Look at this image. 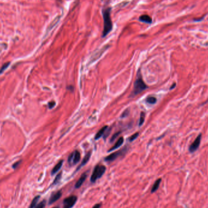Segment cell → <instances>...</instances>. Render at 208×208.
Segmentation results:
<instances>
[{
  "label": "cell",
  "mask_w": 208,
  "mask_h": 208,
  "mask_svg": "<svg viewBox=\"0 0 208 208\" xmlns=\"http://www.w3.org/2000/svg\"><path fill=\"white\" fill-rule=\"evenodd\" d=\"M127 152V149H122L121 150H119L118 152H116L115 153H113L111 154H110V155L107 156L105 158V161L107 162H112L115 160H116L118 158H119L121 156H122L124 154H125Z\"/></svg>",
  "instance_id": "6"
},
{
  "label": "cell",
  "mask_w": 208,
  "mask_h": 208,
  "mask_svg": "<svg viewBox=\"0 0 208 208\" xmlns=\"http://www.w3.org/2000/svg\"><path fill=\"white\" fill-rule=\"evenodd\" d=\"M145 121V114L144 113H141V116H140V119H139V126H141Z\"/></svg>",
  "instance_id": "21"
},
{
  "label": "cell",
  "mask_w": 208,
  "mask_h": 208,
  "mask_svg": "<svg viewBox=\"0 0 208 208\" xmlns=\"http://www.w3.org/2000/svg\"><path fill=\"white\" fill-rule=\"evenodd\" d=\"M55 105V103L54 101H51V102H49V103L48 104V106H49V108L50 109L52 108Z\"/></svg>",
  "instance_id": "26"
},
{
  "label": "cell",
  "mask_w": 208,
  "mask_h": 208,
  "mask_svg": "<svg viewBox=\"0 0 208 208\" xmlns=\"http://www.w3.org/2000/svg\"><path fill=\"white\" fill-rule=\"evenodd\" d=\"M59 18H60V16H57L56 18H55L54 19V21L51 23V24H50V26H49V27L48 28L49 29L48 30H50V29H51L55 25H56V24L58 23V20H59Z\"/></svg>",
  "instance_id": "19"
},
{
  "label": "cell",
  "mask_w": 208,
  "mask_h": 208,
  "mask_svg": "<svg viewBox=\"0 0 208 208\" xmlns=\"http://www.w3.org/2000/svg\"><path fill=\"white\" fill-rule=\"evenodd\" d=\"M106 171V167L103 165H97L94 167L91 174L90 181L91 183H95L98 179L100 178Z\"/></svg>",
  "instance_id": "3"
},
{
  "label": "cell",
  "mask_w": 208,
  "mask_h": 208,
  "mask_svg": "<svg viewBox=\"0 0 208 208\" xmlns=\"http://www.w3.org/2000/svg\"><path fill=\"white\" fill-rule=\"evenodd\" d=\"M63 163V160H61V161H60L54 166V167L52 169V171H51V175H54L57 172H58L59 171V170H60V169H61L62 167Z\"/></svg>",
  "instance_id": "11"
},
{
  "label": "cell",
  "mask_w": 208,
  "mask_h": 208,
  "mask_svg": "<svg viewBox=\"0 0 208 208\" xmlns=\"http://www.w3.org/2000/svg\"><path fill=\"white\" fill-rule=\"evenodd\" d=\"M19 164V162H17L16 163H15V164H13V168H16V166H18V164Z\"/></svg>",
  "instance_id": "28"
},
{
  "label": "cell",
  "mask_w": 208,
  "mask_h": 208,
  "mask_svg": "<svg viewBox=\"0 0 208 208\" xmlns=\"http://www.w3.org/2000/svg\"><path fill=\"white\" fill-rule=\"evenodd\" d=\"M147 88V86L146 85L144 82L143 80L141 74L140 73V71L138 72L136 80L134 83V89L132 93V95L136 96L142 91H144Z\"/></svg>",
  "instance_id": "2"
},
{
  "label": "cell",
  "mask_w": 208,
  "mask_h": 208,
  "mask_svg": "<svg viewBox=\"0 0 208 208\" xmlns=\"http://www.w3.org/2000/svg\"><path fill=\"white\" fill-rule=\"evenodd\" d=\"M146 102L150 104H154L157 102V99L153 96H149L147 98Z\"/></svg>",
  "instance_id": "17"
},
{
  "label": "cell",
  "mask_w": 208,
  "mask_h": 208,
  "mask_svg": "<svg viewBox=\"0 0 208 208\" xmlns=\"http://www.w3.org/2000/svg\"><path fill=\"white\" fill-rule=\"evenodd\" d=\"M46 200H43L38 204H37V205L35 206L34 208H44L46 206Z\"/></svg>",
  "instance_id": "20"
},
{
  "label": "cell",
  "mask_w": 208,
  "mask_h": 208,
  "mask_svg": "<svg viewBox=\"0 0 208 208\" xmlns=\"http://www.w3.org/2000/svg\"><path fill=\"white\" fill-rule=\"evenodd\" d=\"M161 182V178L158 179V180L155 182V183L153 184V187H152V188L151 193H154V192H155L158 189Z\"/></svg>",
  "instance_id": "15"
},
{
  "label": "cell",
  "mask_w": 208,
  "mask_h": 208,
  "mask_svg": "<svg viewBox=\"0 0 208 208\" xmlns=\"http://www.w3.org/2000/svg\"><path fill=\"white\" fill-rule=\"evenodd\" d=\"M77 197L76 196H71L66 198L63 202V208H72L76 203Z\"/></svg>",
  "instance_id": "5"
},
{
  "label": "cell",
  "mask_w": 208,
  "mask_h": 208,
  "mask_svg": "<svg viewBox=\"0 0 208 208\" xmlns=\"http://www.w3.org/2000/svg\"><path fill=\"white\" fill-rule=\"evenodd\" d=\"M59 208L58 207H54V208Z\"/></svg>",
  "instance_id": "30"
},
{
  "label": "cell",
  "mask_w": 208,
  "mask_h": 208,
  "mask_svg": "<svg viewBox=\"0 0 208 208\" xmlns=\"http://www.w3.org/2000/svg\"><path fill=\"white\" fill-rule=\"evenodd\" d=\"M142 22H144V23H148V24H150L152 23V18L147 15H143L142 16H141L139 17V19Z\"/></svg>",
  "instance_id": "14"
},
{
  "label": "cell",
  "mask_w": 208,
  "mask_h": 208,
  "mask_svg": "<svg viewBox=\"0 0 208 208\" xmlns=\"http://www.w3.org/2000/svg\"><path fill=\"white\" fill-rule=\"evenodd\" d=\"M39 199H40V196H37V197H35L33 199V200H32V203H31V204H30V206H29V208H35V206L37 205V204L38 203V202Z\"/></svg>",
  "instance_id": "18"
},
{
  "label": "cell",
  "mask_w": 208,
  "mask_h": 208,
  "mask_svg": "<svg viewBox=\"0 0 208 208\" xmlns=\"http://www.w3.org/2000/svg\"><path fill=\"white\" fill-rule=\"evenodd\" d=\"M107 128H108V127L107 126H104V127H103L97 133H96V136H95V139L96 140H97V139H99L101 136H102L104 135H105V132L107 131Z\"/></svg>",
  "instance_id": "13"
},
{
  "label": "cell",
  "mask_w": 208,
  "mask_h": 208,
  "mask_svg": "<svg viewBox=\"0 0 208 208\" xmlns=\"http://www.w3.org/2000/svg\"><path fill=\"white\" fill-rule=\"evenodd\" d=\"M201 138H202V135H199L197 137V138L196 139L194 142L191 145V146L189 147V150L191 152H194L198 149V148L200 144Z\"/></svg>",
  "instance_id": "8"
},
{
  "label": "cell",
  "mask_w": 208,
  "mask_h": 208,
  "mask_svg": "<svg viewBox=\"0 0 208 208\" xmlns=\"http://www.w3.org/2000/svg\"><path fill=\"white\" fill-rule=\"evenodd\" d=\"M91 155V152H88V153L85 156L83 160H82L81 164H80L79 166V167H77L76 171H79L80 169H81L83 166H84L86 164V163L89 161V160H90V159Z\"/></svg>",
  "instance_id": "10"
},
{
  "label": "cell",
  "mask_w": 208,
  "mask_h": 208,
  "mask_svg": "<svg viewBox=\"0 0 208 208\" xmlns=\"http://www.w3.org/2000/svg\"><path fill=\"white\" fill-rule=\"evenodd\" d=\"M9 65H10V63H5L2 67H1V68L0 69V74L3 72V71H4L7 68V67L9 66Z\"/></svg>",
  "instance_id": "22"
},
{
  "label": "cell",
  "mask_w": 208,
  "mask_h": 208,
  "mask_svg": "<svg viewBox=\"0 0 208 208\" xmlns=\"http://www.w3.org/2000/svg\"><path fill=\"white\" fill-rule=\"evenodd\" d=\"M80 160V153L78 150L74 151L68 157V162L71 166L77 164Z\"/></svg>",
  "instance_id": "4"
},
{
  "label": "cell",
  "mask_w": 208,
  "mask_h": 208,
  "mask_svg": "<svg viewBox=\"0 0 208 208\" xmlns=\"http://www.w3.org/2000/svg\"><path fill=\"white\" fill-rule=\"evenodd\" d=\"M101 206H102L101 203H97V204L95 205L92 208H100Z\"/></svg>",
  "instance_id": "27"
},
{
  "label": "cell",
  "mask_w": 208,
  "mask_h": 208,
  "mask_svg": "<svg viewBox=\"0 0 208 208\" xmlns=\"http://www.w3.org/2000/svg\"><path fill=\"white\" fill-rule=\"evenodd\" d=\"M129 109L125 110L123 112L122 115H121V118H125V117H127V116L129 115Z\"/></svg>",
  "instance_id": "25"
},
{
  "label": "cell",
  "mask_w": 208,
  "mask_h": 208,
  "mask_svg": "<svg viewBox=\"0 0 208 208\" xmlns=\"http://www.w3.org/2000/svg\"><path fill=\"white\" fill-rule=\"evenodd\" d=\"M103 16L104 21V30L102 33V37H105L112 29V21L110 15V8H107L104 9Z\"/></svg>",
  "instance_id": "1"
},
{
  "label": "cell",
  "mask_w": 208,
  "mask_h": 208,
  "mask_svg": "<svg viewBox=\"0 0 208 208\" xmlns=\"http://www.w3.org/2000/svg\"><path fill=\"white\" fill-rule=\"evenodd\" d=\"M139 136V133H136L135 134H134V135H133L132 136H130V141H134V140H135L136 138H137V137Z\"/></svg>",
  "instance_id": "24"
},
{
  "label": "cell",
  "mask_w": 208,
  "mask_h": 208,
  "mask_svg": "<svg viewBox=\"0 0 208 208\" xmlns=\"http://www.w3.org/2000/svg\"><path fill=\"white\" fill-rule=\"evenodd\" d=\"M62 172H60L58 175H57L52 183V185H57L58 183H59V182H60L62 179Z\"/></svg>",
  "instance_id": "16"
},
{
  "label": "cell",
  "mask_w": 208,
  "mask_h": 208,
  "mask_svg": "<svg viewBox=\"0 0 208 208\" xmlns=\"http://www.w3.org/2000/svg\"><path fill=\"white\" fill-rule=\"evenodd\" d=\"M120 134H121V132H117V133H115V134L112 136V137H111V140H110V142H111V143L113 142V141L118 138V136Z\"/></svg>",
  "instance_id": "23"
},
{
  "label": "cell",
  "mask_w": 208,
  "mask_h": 208,
  "mask_svg": "<svg viewBox=\"0 0 208 208\" xmlns=\"http://www.w3.org/2000/svg\"><path fill=\"white\" fill-rule=\"evenodd\" d=\"M62 196V191H58L57 192H55L52 194L51 196L49 198V204L52 205L55 202H57L58 199H60V197Z\"/></svg>",
  "instance_id": "7"
},
{
  "label": "cell",
  "mask_w": 208,
  "mask_h": 208,
  "mask_svg": "<svg viewBox=\"0 0 208 208\" xmlns=\"http://www.w3.org/2000/svg\"><path fill=\"white\" fill-rule=\"evenodd\" d=\"M175 86V84H174V85H173V86H172L171 87V90L173 89V88H174Z\"/></svg>",
  "instance_id": "29"
},
{
  "label": "cell",
  "mask_w": 208,
  "mask_h": 208,
  "mask_svg": "<svg viewBox=\"0 0 208 208\" xmlns=\"http://www.w3.org/2000/svg\"><path fill=\"white\" fill-rule=\"evenodd\" d=\"M123 143H124V138L122 137L119 138V139L118 140V141L116 142V143L115 144V145L113 147H112L111 149H110L108 150V152H111V151H113V150H115V149H116L118 148H119L122 145Z\"/></svg>",
  "instance_id": "12"
},
{
  "label": "cell",
  "mask_w": 208,
  "mask_h": 208,
  "mask_svg": "<svg viewBox=\"0 0 208 208\" xmlns=\"http://www.w3.org/2000/svg\"><path fill=\"white\" fill-rule=\"evenodd\" d=\"M88 171L83 173L81 175V177H80V178L78 180V181L76 182V183L75 185V188L76 189H79L82 186L83 183H84V182L85 181V180L86 179V178L88 177Z\"/></svg>",
  "instance_id": "9"
}]
</instances>
